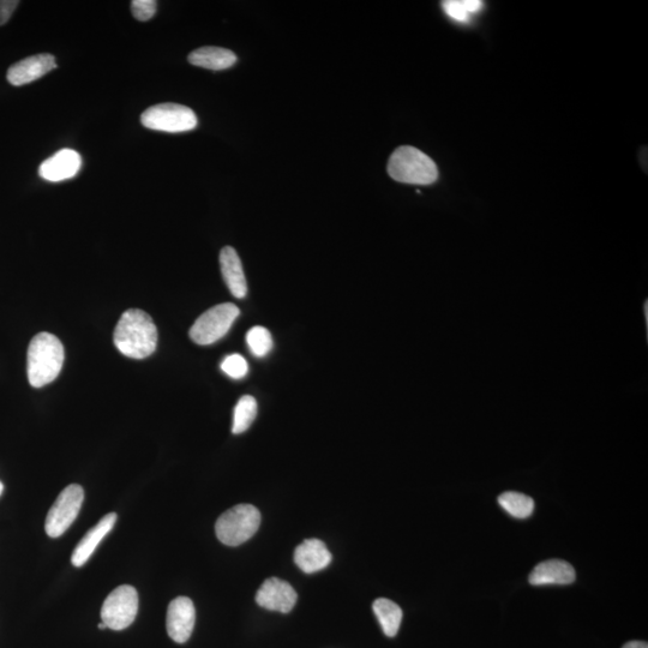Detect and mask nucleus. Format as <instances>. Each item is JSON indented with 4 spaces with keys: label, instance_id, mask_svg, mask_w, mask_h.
<instances>
[{
    "label": "nucleus",
    "instance_id": "13",
    "mask_svg": "<svg viewBox=\"0 0 648 648\" xmlns=\"http://www.w3.org/2000/svg\"><path fill=\"white\" fill-rule=\"evenodd\" d=\"M294 562L304 573L312 574L327 568L332 562V554L322 540L306 539L294 551Z\"/></svg>",
    "mask_w": 648,
    "mask_h": 648
},
{
    "label": "nucleus",
    "instance_id": "24",
    "mask_svg": "<svg viewBox=\"0 0 648 648\" xmlns=\"http://www.w3.org/2000/svg\"><path fill=\"white\" fill-rule=\"evenodd\" d=\"M158 9V3L155 0H134L131 2L132 15L136 20L141 22L149 21L153 18Z\"/></svg>",
    "mask_w": 648,
    "mask_h": 648
},
{
    "label": "nucleus",
    "instance_id": "26",
    "mask_svg": "<svg viewBox=\"0 0 648 648\" xmlns=\"http://www.w3.org/2000/svg\"><path fill=\"white\" fill-rule=\"evenodd\" d=\"M622 648H648L647 642L644 641H630Z\"/></svg>",
    "mask_w": 648,
    "mask_h": 648
},
{
    "label": "nucleus",
    "instance_id": "12",
    "mask_svg": "<svg viewBox=\"0 0 648 648\" xmlns=\"http://www.w3.org/2000/svg\"><path fill=\"white\" fill-rule=\"evenodd\" d=\"M81 166V155L75 150L66 148L42 162L39 174L48 182L58 183L74 178L80 172Z\"/></svg>",
    "mask_w": 648,
    "mask_h": 648
},
{
    "label": "nucleus",
    "instance_id": "28",
    "mask_svg": "<svg viewBox=\"0 0 648 648\" xmlns=\"http://www.w3.org/2000/svg\"><path fill=\"white\" fill-rule=\"evenodd\" d=\"M3 491H4V485L2 482H0V495L3 494Z\"/></svg>",
    "mask_w": 648,
    "mask_h": 648
},
{
    "label": "nucleus",
    "instance_id": "7",
    "mask_svg": "<svg viewBox=\"0 0 648 648\" xmlns=\"http://www.w3.org/2000/svg\"><path fill=\"white\" fill-rule=\"evenodd\" d=\"M84 491L81 485L72 484L60 492L47 514L45 530L48 537L58 538L74 524L81 512Z\"/></svg>",
    "mask_w": 648,
    "mask_h": 648
},
{
    "label": "nucleus",
    "instance_id": "8",
    "mask_svg": "<svg viewBox=\"0 0 648 648\" xmlns=\"http://www.w3.org/2000/svg\"><path fill=\"white\" fill-rule=\"evenodd\" d=\"M138 594L134 587L119 586L108 594L101 609V618L108 629L123 630L136 620Z\"/></svg>",
    "mask_w": 648,
    "mask_h": 648
},
{
    "label": "nucleus",
    "instance_id": "5",
    "mask_svg": "<svg viewBox=\"0 0 648 648\" xmlns=\"http://www.w3.org/2000/svg\"><path fill=\"white\" fill-rule=\"evenodd\" d=\"M239 315L238 306L232 303L216 305L197 318L190 329V338L197 345H212L230 332Z\"/></svg>",
    "mask_w": 648,
    "mask_h": 648
},
{
    "label": "nucleus",
    "instance_id": "16",
    "mask_svg": "<svg viewBox=\"0 0 648 648\" xmlns=\"http://www.w3.org/2000/svg\"><path fill=\"white\" fill-rule=\"evenodd\" d=\"M576 575L572 564L561 560L539 563L530 575L533 586L573 584Z\"/></svg>",
    "mask_w": 648,
    "mask_h": 648
},
{
    "label": "nucleus",
    "instance_id": "19",
    "mask_svg": "<svg viewBox=\"0 0 648 648\" xmlns=\"http://www.w3.org/2000/svg\"><path fill=\"white\" fill-rule=\"evenodd\" d=\"M498 503L506 512L516 519H526L534 510V501L530 496L520 492L508 491L498 497Z\"/></svg>",
    "mask_w": 648,
    "mask_h": 648
},
{
    "label": "nucleus",
    "instance_id": "14",
    "mask_svg": "<svg viewBox=\"0 0 648 648\" xmlns=\"http://www.w3.org/2000/svg\"><path fill=\"white\" fill-rule=\"evenodd\" d=\"M117 514L110 513L104 516L92 530H89L86 536L83 537L80 543L72 552L71 562L75 567H82L87 563L90 556L94 554L98 545L102 542L108 533L113 530L116 525Z\"/></svg>",
    "mask_w": 648,
    "mask_h": 648
},
{
    "label": "nucleus",
    "instance_id": "15",
    "mask_svg": "<svg viewBox=\"0 0 648 648\" xmlns=\"http://www.w3.org/2000/svg\"><path fill=\"white\" fill-rule=\"evenodd\" d=\"M220 267L222 278L228 290L238 299H243L248 293L242 261L232 246H225L220 252Z\"/></svg>",
    "mask_w": 648,
    "mask_h": 648
},
{
    "label": "nucleus",
    "instance_id": "21",
    "mask_svg": "<svg viewBox=\"0 0 648 648\" xmlns=\"http://www.w3.org/2000/svg\"><path fill=\"white\" fill-rule=\"evenodd\" d=\"M484 3L479 0H447L442 9L449 18L459 23L470 22L473 15L483 9Z\"/></svg>",
    "mask_w": 648,
    "mask_h": 648
},
{
    "label": "nucleus",
    "instance_id": "9",
    "mask_svg": "<svg viewBox=\"0 0 648 648\" xmlns=\"http://www.w3.org/2000/svg\"><path fill=\"white\" fill-rule=\"evenodd\" d=\"M196 622V610L188 597H178L168 605L166 628L173 641L178 644L190 639Z\"/></svg>",
    "mask_w": 648,
    "mask_h": 648
},
{
    "label": "nucleus",
    "instance_id": "27",
    "mask_svg": "<svg viewBox=\"0 0 648 648\" xmlns=\"http://www.w3.org/2000/svg\"><path fill=\"white\" fill-rule=\"evenodd\" d=\"M98 628L101 629V630L108 629L107 626H106V624H105L104 622L100 623L99 626H98Z\"/></svg>",
    "mask_w": 648,
    "mask_h": 648
},
{
    "label": "nucleus",
    "instance_id": "17",
    "mask_svg": "<svg viewBox=\"0 0 648 648\" xmlns=\"http://www.w3.org/2000/svg\"><path fill=\"white\" fill-rule=\"evenodd\" d=\"M189 62L198 68L220 71L230 69L237 63V56L221 47H202L189 54Z\"/></svg>",
    "mask_w": 648,
    "mask_h": 648
},
{
    "label": "nucleus",
    "instance_id": "20",
    "mask_svg": "<svg viewBox=\"0 0 648 648\" xmlns=\"http://www.w3.org/2000/svg\"><path fill=\"white\" fill-rule=\"evenodd\" d=\"M257 416V401L254 396L244 395L239 399L233 414L232 432L234 435L243 434L248 430Z\"/></svg>",
    "mask_w": 648,
    "mask_h": 648
},
{
    "label": "nucleus",
    "instance_id": "23",
    "mask_svg": "<svg viewBox=\"0 0 648 648\" xmlns=\"http://www.w3.org/2000/svg\"><path fill=\"white\" fill-rule=\"evenodd\" d=\"M221 369L227 376L233 378V380H242V378L248 375L249 365L240 354H231V356L224 359V362L221 364Z\"/></svg>",
    "mask_w": 648,
    "mask_h": 648
},
{
    "label": "nucleus",
    "instance_id": "11",
    "mask_svg": "<svg viewBox=\"0 0 648 648\" xmlns=\"http://www.w3.org/2000/svg\"><path fill=\"white\" fill-rule=\"evenodd\" d=\"M56 68V58L52 54L40 53L11 65L6 78L12 86L21 87L39 80Z\"/></svg>",
    "mask_w": 648,
    "mask_h": 648
},
{
    "label": "nucleus",
    "instance_id": "18",
    "mask_svg": "<svg viewBox=\"0 0 648 648\" xmlns=\"http://www.w3.org/2000/svg\"><path fill=\"white\" fill-rule=\"evenodd\" d=\"M372 609H374L377 620L381 624L383 633L389 638H394L399 632L402 621L400 606L392 602V600L380 598L375 600Z\"/></svg>",
    "mask_w": 648,
    "mask_h": 648
},
{
    "label": "nucleus",
    "instance_id": "22",
    "mask_svg": "<svg viewBox=\"0 0 648 648\" xmlns=\"http://www.w3.org/2000/svg\"><path fill=\"white\" fill-rule=\"evenodd\" d=\"M246 342L251 353L258 358L266 357L273 348L272 334L264 327L251 328L246 334Z\"/></svg>",
    "mask_w": 648,
    "mask_h": 648
},
{
    "label": "nucleus",
    "instance_id": "1",
    "mask_svg": "<svg viewBox=\"0 0 648 648\" xmlns=\"http://www.w3.org/2000/svg\"><path fill=\"white\" fill-rule=\"evenodd\" d=\"M114 345L124 356L146 359L158 346V329L147 312L138 309L125 311L114 329Z\"/></svg>",
    "mask_w": 648,
    "mask_h": 648
},
{
    "label": "nucleus",
    "instance_id": "2",
    "mask_svg": "<svg viewBox=\"0 0 648 648\" xmlns=\"http://www.w3.org/2000/svg\"><path fill=\"white\" fill-rule=\"evenodd\" d=\"M65 359L64 346L56 335L42 332L30 341L27 374L30 386L42 388L56 381Z\"/></svg>",
    "mask_w": 648,
    "mask_h": 648
},
{
    "label": "nucleus",
    "instance_id": "10",
    "mask_svg": "<svg viewBox=\"0 0 648 648\" xmlns=\"http://www.w3.org/2000/svg\"><path fill=\"white\" fill-rule=\"evenodd\" d=\"M297 592L284 580L270 578L263 582L256 593V602L263 609L279 611L282 614L290 612L297 603Z\"/></svg>",
    "mask_w": 648,
    "mask_h": 648
},
{
    "label": "nucleus",
    "instance_id": "25",
    "mask_svg": "<svg viewBox=\"0 0 648 648\" xmlns=\"http://www.w3.org/2000/svg\"><path fill=\"white\" fill-rule=\"evenodd\" d=\"M18 4L17 0H0V27L10 20Z\"/></svg>",
    "mask_w": 648,
    "mask_h": 648
},
{
    "label": "nucleus",
    "instance_id": "4",
    "mask_svg": "<svg viewBox=\"0 0 648 648\" xmlns=\"http://www.w3.org/2000/svg\"><path fill=\"white\" fill-rule=\"evenodd\" d=\"M260 525V510L251 504H239L220 516L215 533L222 544L238 546L254 537Z\"/></svg>",
    "mask_w": 648,
    "mask_h": 648
},
{
    "label": "nucleus",
    "instance_id": "6",
    "mask_svg": "<svg viewBox=\"0 0 648 648\" xmlns=\"http://www.w3.org/2000/svg\"><path fill=\"white\" fill-rule=\"evenodd\" d=\"M141 122L147 129L172 134L194 130L198 124L197 116L191 108L171 102L147 108L142 114Z\"/></svg>",
    "mask_w": 648,
    "mask_h": 648
},
{
    "label": "nucleus",
    "instance_id": "3",
    "mask_svg": "<svg viewBox=\"0 0 648 648\" xmlns=\"http://www.w3.org/2000/svg\"><path fill=\"white\" fill-rule=\"evenodd\" d=\"M388 173L396 182L413 185H430L438 178L434 160L414 147L396 149L390 156Z\"/></svg>",
    "mask_w": 648,
    "mask_h": 648
}]
</instances>
